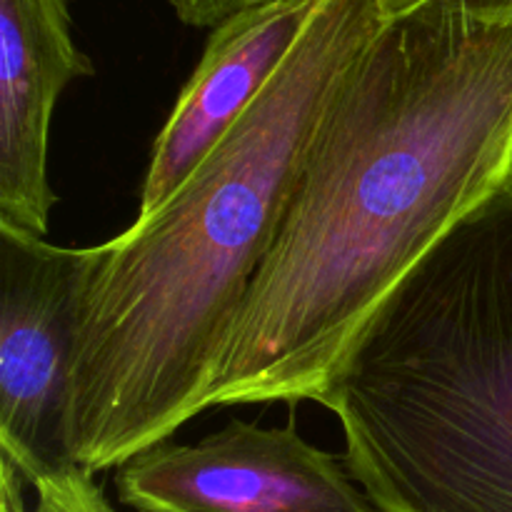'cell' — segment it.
<instances>
[{"label": "cell", "instance_id": "cell-3", "mask_svg": "<svg viewBox=\"0 0 512 512\" xmlns=\"http://www.w3.org/2000/svg\"><path fill=\"white\" fill-rule=\"evenodd\" d=\"M315 403L380 512H512V173L375 305Z\"/></svg>", "mask_w": 512, "mask_h": 512}, {"label": "cell", "instance_id": "cell-6", "mask_svg": "<svg viewBox=\"0 0 512 512\" xmlns=\"http://www.w3.org/2000/svg\"><path fill=\"white\" fill-rule=\"evenodd\" d=\"M320 0H265L210 30L150 153L138 215L158 210L258 100Z\"/></svg>", "mask_w": 512, "mask_h": 512}, {"label": "cell", "instance_id": "cell-2", "mask_svg": "<svg viewBox=\"0 0 512 512\" xmlns=\"http://www.w3.org/2000/svg\"><path fill=\"white\" fill-rule=\"evenodd\" d=\"M385 13L380 0H320L218 148L105 243L75 360V465L118 468L198 418L215 350L273 248L315 130Z\"/></svg>", "mask_w": 512, "mask_h": 512}, {"label": "cell", "instance_id": "cell-5", "mask_svg": "<svg viewBox=\"0 0 512 512\" xmlns=\"http://www.w3.org/2000/svg\"><path fill=\"white\" fill-rule=\"evenodd\" d=\"M138 512H380L345 460L285 428L230 420L198 443L160 440L115 468Z\"/></svg>", "mask_w": 512, "mask_h": 512}, {"label": "cell", "instance_id": "cell-9", "mask_svg": "<svg viewBox=\"0 0 512 512\" xmlns=\"http://www.w3.org/2000/svg\"><path fill=\"white\" fill-rule=\"evenodd\" d=\"M180 20L190 28H218L233 15L265 3V0H168Z\"/></svg>", "mask_w": 512, "mask_h": 512}, {"label": "cell", "instance_id": "cell-1", "mask_svg": "<svg viewBox=\"0 0 512 512\" xmlns=\"http://www.w3.org/2000/svg\"><path fill=\"white\" fill-rule=\"evenodd\" d=\"M512 173V0L388 10L335 90L200 413L318 400L375 305Z\"/></svg>", "mask_w": 512, "mask_h": 512}, {"label": "cell", "instance_id": "cell-10", "mask_svg": "<svg viewBox=\"0 0 512 512\" xmlns=\"http://www.w3.org/2000/svg\"><path fill=\"white\" fill-rule=\"evenodd\" d=\"M385 5V10H395V8H403V5L415 3V0H380Z\"/></svg>", "mask_w": 512, "mask_h": 512}, {"label": "cell", "instance_id": "cell-8", "mask_svg": "<svg viewBox=\"0 0 512 512\" xmlns=\"http://www.w3.org/2000/svg\"><path fill=\"white\" fill-rule=\"evenodd\" d=\"M28 485L38 498L35 503L38 512H115L103 488L93 480V473L80 465L45 470Z\"/></svg>", "mask_w": 512, "mask_h": 512}, {"label": "cell", "instance_id": "cell-7", "mask_svg": "<svg viewBox=\"0 0 512 512\" xmlns=\"http://www.w3.org/2000/svg\"><path fill=\"white\" fill-rule=\"evenodd\" d=\"M93 63L75 45L68 0H0V223L48 233L50 123Z\"/></svg>", "mask_w": 512, "mask_h": 512}, {"label": "cell", "instance_id": "cell-4", "mask_svg": "<svg viewBox=\"0 0 512 512\" xmlns=\"http://www.w3.org/2000/svg\"><path fill=\"white\" fill-rule=\"evenodd\" d=\"M105 245L60 248L0 223V458L25 485L73 463L70 400Z\"/></svg>", "mask_w": 512, "mask_h": 512}]
</instances>
